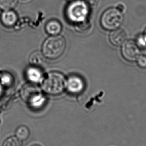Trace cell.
Listing matches in <instances>:
<instances>
[{
	"instance_id": "1",
	"label": "cell",
	"mask_w": 146,
	"mask_h": 146,
	"mask_svg": "<svg viewBox=\"0 0 146 146\" xmlns=\"http://www.w3.org/2000/svg\"><path fill=\"white\" fill-rule=\"evenodd\" d=\"M20 95L22 100L34 110L42 109L46 104V97L36 84L30 83L24 85Z\"/></svg>"
},
{
	"instance_id": "2",
	"label": "cell",
	"mask_w": 146,
	"mask_h": 146,
	"mask_svg": "<svg viewBox=\"0 0 146 146\" xmlns=\"http://www.w3.org/2000/svg\"><path fill=\"white\" fill-rule=\"evenodd\" d=\"M66 46V41L62 36H50L44 42L42 53L48 59H57L63 55Z\"/></svg>"
},
{
	"instance_id": "3",
	"label": "cell",
	"mask_w": 146,
	"mask_h": 146,
	"mask_svg": "<svg viewBox=\"0 0 146 146\" xmlns=\"http://www.w3.org/2000/svg\"><path fill=\"white\" fill-rule=\"evenodd\" d=\"M66 80L64 75L60 73H49L41 83L42 90L48 95H60L65 89Z\"/></svg>"
},
{
	"instance_id": "4",
	"label": "cell",
	"mask_w": 146,
	"mask_h": 146,
	"mask_svg": "<svg viewBox=\"0 0 146 146\" xmlns=\"http://www.w3.org/2000/svg\"><path fill=\"white\" fill-rule=\"evenodd\" d=\"M88 3L85 0H74L67 6L66 15L69 21L77 24L87 20L89 14Z\"/></svg>"
},
{
	"instance_id": "5",
	"label": "cell",
	"mask_w": 146,
	"mask_h": 146,
	"mask_svg": "<svg viewBox=\"0 0 146 146\" xmlns=\"http://www.w3.org/2000/svg\"><path fill=\"white\" fill-rule=\"evenodd\" d=\"M124 22L122 12L117 8H111L103 13L100 19L101 25L104 30L112 31L120 28Z\"/></svg>"
},
{
	"instance_id": "6",
	"label": "cell",
	"mask_w": 146,
	"mask_h": 146,
	"mask_svg": "<svg viewBox=\"0 0 146 146\" xmlns=\"http://www.w3.org/2000/svg\"><path fill=\"white\" fill-rule=\"evenodd\" d=\"M121 54L125 60L134 62L140 55L141 50L135 40H127L121 47Z\"/></svg>"
},
{
	"instance_id": "7",
	"label": "cell",
	"mask_w": 146,
	"mask_h": 146,
	"mask_svg": "<svg viewBox=\"0 0 146 146\" xmlns=\"http://www.w3.org/2000/svg\"><path fill=\"white\" fill-rule=\"evenodd\" d=\"M85 88V83L81 77L77 75H71L66 80V89L68 93L77 95L83 92Z\"/></svg>"
},
{
	"instance_id": "8",
	"label": "cell",
	"mask_w": 146,
	"mask_h": 146,
	"mask_svg": "<svg viewBox=\"0 0 146 146\" xmlns=\"http://www.w3.org/2000/svg\"><path fill=\"white\" fill-rule=\"evenodd\" d=\"M26 76L30 83L36 84L42 83L44 79V74L42 70L38 67L33 66L27 70Z\"/></svg>"
},
{
	"instance_id": "9",
	"label": "cell",
	"mask_w": 146,
	"mask_h": 146,
	"mask_svg": "<svg viewBox=\"0 0 146 146\" xmlns=\"http://www.w3.org/2000/svg\"><path fill=\"white\" fill-rule=\"evenodd\" d=\"M127 36L124 30L120 28L111 32L109 35V40L111 43L115 46H120L126 41Z\"/></svg>"
},
{
	"instance_id": "10",
	"label": "cell",
	"mask_w": 146,
	"mask_h": 146,
	"mask_svg": "<svg viewBox=\"0 0 146 146\" xmlns=\"http://www.w3.org/2000/svg\"><path fill=\"white\" fill-rule=\"evenodd\" d=\"M2 24L6 27H12L16 25L18 21V16L13 10L5 11L1 16Z\"/></svg>"
},
{
	"instance_id": "11",
	"label": "cell",
	"mask_w": 146,
	"mask_h": 146,
	"mask_svg": "<svg viewBox=\"0 0 146 146\" xmlns=\"http://www.w3.org/2000/svg\"><path fill=\"white\" fill-rule=\"evenodd\" d=\"M45 29L46 32L50 36H57L61 33L62 25L58 21L51 20L46 23Z\"/></svg>"
},
{
	"instance_id": "12",
	"label": "cell",
	"mask_w": 146,
	"mask_h": 146,
	"mask_svg": "<svg viewBox=\"0 0 146 146\" xmlns=\"http://www.w3.org/2000/svg\"><path fill=\"white\" fill-rule=\"evenodd\" d=\"M30 136L29 129L24 125H22L18 127L15 133V136L22 142L27 140L30 137Z\"/></svg>"
},
{
	"instance_id": "13",
	"label": "cell",
	"mask_w": 146,
	"mask_h": 146,
	"mask_svg": "<svg viewBox=\"0 0 146 146\" xmlns=\"http://www.w3.org/2000/svg\"><path fill=\"white\" fill-rule=\"evenodd\" d=\"M44 56L43 53L40 51H35L31 54L29 57V62L31 65L38 67L44 63Z\"/></svg>"
},
{
	"instance_id": "14",
	"label": "cell",
	"mask_w": 146,
	"mask_h": 146,
	"mask_svg": "<svg viewBox=\"0 0 146 146\" xmlns=\"http://www.w3.org/2000/svg\"><path fill=\"white\" fill-rule=\"evenodd\" d=\"M14 83V77L12 74L7 72H2L0 73V84L3 88L12 87Z\"/></svg>"
},
{
	"instance_id": "15",
	"label": "cell",
	"mask_w": 146,
	"mask_h": 146,
	"mask_svg": "<svg viewBox=\"0 0 146 146\" xmlns=\"http://www.w3.org/2000/svg\"><path fill=\"white\" fill-rule=\"evenodd\" d=\"M19 0H0V9L3 11L13 10L18 4Z\"/></svg>"
},
{
	"instance_id": "16",
	"label": "cell",
	"mask_w": 146,
	"mask_h": 146,
	"mask_svg": "<svg viewBox=\"0 0 146 146\" xmlns=\"http://www.w3.org/2000/svg\"><path fill=\"white\" fill-rule=\"evenodd\" d=\"M2 146H23L22 142L15 136H11L6 139Z\"/></svg>"
},
{
	"instance_id": "17",
	"label": "cell",
	"mask_w": 146,
	"mask_h": 146,
	"mask_svg": "<svg viewBox=\"0 0 146 146\" xmlns=\"http://www.w3.org/2000/svg\"><path fill=\"white\" fill-rule=\"evenodd\" d=\"M91 26V23L89 21H87L86 20L83 22L76 24L75 29L78 32L85 33L90 29Z\"/></svg>"
},
{
	"instance_id": "18",
	"label": "cell",
	"mask_w": 146,
	"mask_h": 146,
	"mask_svg": "<svg viewBox=\"0 0 146 146\" xmlns=\"http://www.w3.org/2000/svg\"><path fill=\"white\" fill-rule=\"evenodd\" d=\"M135 41L140 50L146 49V37L144 33L139 35Z\"/></svg>"
},
{
	"instance_id": "19",
	"label": "cell",
	"mask_w": 146,
	"mask_h": 146,
	"mask_svg": "<svg viewBox=\"0 0 146 146\" xmlns=\"http://www.w3.org/2000/svg\"><path fill=\"white\" fill-rule=\"evenodd\" d=\"M137 65L142 69H146V55L144 54H140L137 58L136 61Z\"/></svg>"
},
{
	"instance_id": "20",
	"label": "cell",
	"mask_w": 146,
	"mask_h": 146,
	"mask_svg": "<svg viewBox=\"0 0 146 146\" xmlns=\"http://www.w3.org/2000/svg\"><path fill=\"white\" fill-rule=\"evenodd\" d=\"M3 88H4L3 87L2 85H1V84H0V96L2 95L3 91Z\"/></svg>"
},
{
	"instance_id": "21",
	"label": "cell",
	"mask_w": 146,
	"mask_h": 146,
	"mask_svg": "<svg viewBox=\"0 0 146 146\" xmlns=\"http://www.w3.org/2000/svg\"><path fill=\"white\" fill-rule=\"evenodd\" d=\"M31 146H42V145H40L38 144H33L31 145Z\"/></svg>"
},
{
	"instance_id": "22",
	"label": "cell",
	"mask_w": 146,
	"mask_h": 146,
	"mask_svg": "<svg viewBox=\"0 0 146 146\" xmlns=\"http://www.w3.org/2000/svg\"><path fill=\"white\" fill-rule=\"evenodd\" d=\"M145 35V36L146 37V28L145 29V30L144 32L143 33Z\"/></svg>"
},
{
	"instance_id": "23",
	"label": "cell",
	"mask_w": 146,
	"mask_h": 146,
	"mask_svg": "<svg viewBox=\"0 0 146 146\" xmlns=\"http://www.w3.org/2000/svg\"><path fill=\"white\" fill-rule=\"evenodd\" d=\"M22 1H28V0H22Z\"/></svg>"
}]
</instances>
